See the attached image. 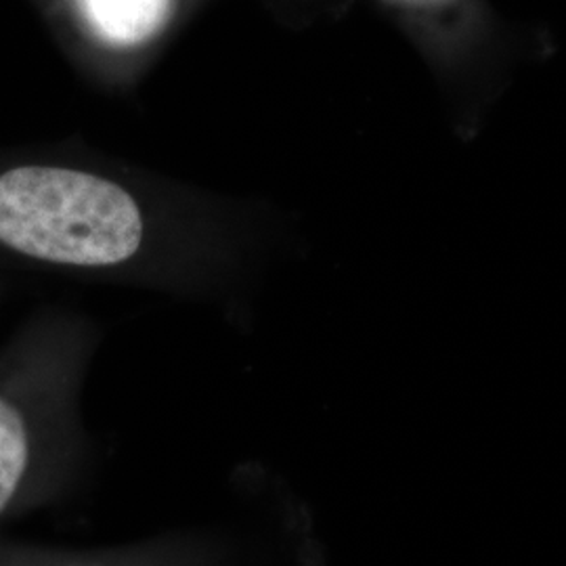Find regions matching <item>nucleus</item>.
<instances>
[{"label":"nucleus","instance_id":"1","mask_svg":"<svg viewBox=\"0 0 566 566\" xmlns=\"http://www.w3.org/2000/svg\"><path fill=\"white\" fill-rule=\"evenodd\" d=\"M145 219L120 182L65 166L0 175V243L44 263L107 269L142 250Z\"/></svg>","mask_w":566,"mask_h":566},{"label":"nucleus","instance_id":"2","mask_svg":"<svg viewBox=\"0 0 566 566\" xmlns=\"http://www.w3.org/2000/svg\"><path fill=\"white\" fill-rule=\"evenodd\" d=\"M42 455L41 432L28 407L13 392L0 390V523L30 502Z\"/></svg>","mask_w":566,"mask_h":566},{"label":"nucleus","instance_id":"3","mask_svg":"<svg viewBox=\"0 0 566 566\" xmlns=\"http://www.w3.org/2000/svg\"><path fill=\"white\" fill-rule=\"evenodd\" d=\"M175 0H78L91 34L112 49L154 41L170 20Z\"/></svg>","mask_w":566,"mask_h":566},{"label":"nucleus","instance_id":"4","mask_svg":"<svg viewBox=\"0 0 566 566\" xmlns=\"http://www.w3.org/2000/svg\"><path fill=\"white\" fill-rule=\"evenodd\" d=\"M397 4H401L405 9H413V11H441L449 9L453 4H458L460 0H392Z\"/></svg>","mask_w":566,"mask_h":566}]
</instances>
